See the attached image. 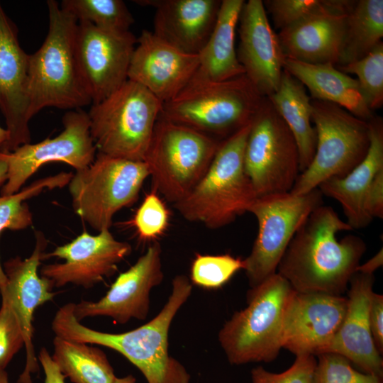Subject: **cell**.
<instances>
[{"mask_svg":"<svg viewBox=\"0 0 383 383\" xmlns=\"http://www.w3.org/2000/svg\"><path fill=\"white\" fill-rule=\"evenodd\" d=\"M353 230L329 206L315 209L287 246L277 272L299 293L341 296L366 251L359 236L338 233Z\"/></svg>","mask_w":383,"mask_h":383,"instance_id":"1","label":"cell"},{"mask_svg":"<svg viewBox=\"0 0 383 383\" xmlns=\"http://www.w3.org/2000/svg\"><path fill=\"white\" fill-rule=\"evenodd\" d=\"M192 292V284L187 276H175L171 293L158 314L127 332L106 333L84 326L74 315V303L66 304L57 311L52 330L60 338L101 345L119 353L140 371L147 383H190L187 370L169 353L168 336L173 319Z\"/></svg>","mask_w":383,"mask_h":383,"instance_id":"2","label":"cell"},{"mask_svg":"<svg viewBox=\"0 0 383 383\" xmlns=\"http://www.w3.org/2000/svg\"><path fill=\"white\" fill-rule=\"evenodd\" d=\"M46 4L49 16L47 36L40 48L29 55V120L45 107L74 110L91 103L77 68V21L56 1L48 0Z\"/></svg>","mask_w":383,"mask_h":383,"instance_id":"3","label":"cell"},{"mask_svg":"<svg viewBox=\"0 0 383 383\" xmlns=\"http://www.w3.org/2000/svg\"><path fill=\"white\" fill-rule=\"evenodd\" d=\"M265 98L245 74L189 82L162 104L159 116L223 140L252 122Z\"/></svg>","mask_w":383,"mask_h":383,"instance_id":"4","label":"cell"},{"mask_svg":"<svg viewBox=\"0 0 383 383\" xmlns=\"http://www.w3.org/2000/svg\"><path fill=\"white\" fill-rule=\"evenodd\" d=\"M250 123L221 141L204 176L174 204L185 220L217 229L248 211L257 197L243 164Z\"/></svg>","mask_w":383,"mask_h":383,"instance_id":"5","label":"cell"},{"mask_svg":"<svg viewBox=\"0 0 383 383\" xmlns=\"http://www.w3.org/2000/svg\"><path fill=\"white\" fill-rule=\"evenodd\" d=\"M294 290L277 272L247 293V306L221 327L218 340L229 363L270 362L282 349L285 313Z\"/></svg>","mask_w":383,"mask_h":383,"instance_id":"6","label":"cell"},{"mask_svg":"<svg viewBox=\"0 0 383 383\" xmlns=\"http://www.w3.org/2000/svg\"><path fill=\"white\" fill-rule=\"evenodd\" d=\"M162 102L128 79L88 113L90 134L98 153L143 161Z\"/></svg>","mask_w":383,"mask_h":383,"instance_id":"7","label":"cell"},{"mask_svg":"<svg viewBox=\"0 0 383 383\" xmlns=\"http://www.w3.org/2000/svg\"><path fill=\"white\" fill-rule=\"evenodd\" d=\"M221 141L159 116L143 160L152 189L174 204L182 200L206 174Z\"/></svg>","mask_w":383,"mask_h":383,"instance_id":"8","label":"cell"},{"mask_svg":"<svg viewBox=\"0 0 383 383\" xmlns=\"http://www.w3.org/2000/svg\"><path fill=\"white\" fill-rule=\"evenodd\" d=\"M311 104L316 151L290 192L294 195L317 189L328 179L346 176L363 160L370 145L367 121L331 102L311 99Z\"/></svg>","mask_w":383,"mask_h":383,"instance_id":"9","label":"cell"},{"mask_svg":"<svg viewBox=\"0 0 383 383\" xmlns=\"http://www.w3.org/2000/svg\"><path fill=\"white\" fill-rule=\"evenodd\" d=\"M148 177L143 161L98 153L89 167L73 174L67 184L73 209L92 228L109 230L116 212L137 200Z\"/></svg>","mask_w":383,"mask_h":383,"instance_id":"10","label":"cell"},{"mask_svg":"<svg viewBox=\"0 0 383 383\" xmlns=\"http://www.w3.org/2000/svg\"><path fill=\"white\" fill-rule=\"evenodd\" d=\"M318 188L306 194L290 192L258 196L248 211L257 221L258 231L249 255L243 259L250 289L277 273L292 238L311 212L323 205Z\"/></svg>","mask_w":383,"mask_h":383,"instance_id":"11","label":"cell"},{"mask_svg":"<svg viewBox=\"0 0 383 383\" xmlns=\"http://www.w3.org/2000/svg\"><path fill=\"white\" fill-rule=\"evenodd\" d=\"M243 164L257 197L290 192L299 175L295 138L267 97L250 123Z\"/></svg>","mask_w":383,"mask_h":383,"instance_id":"12","label":"cell"},{"mask_svg":"<svg viewBox=\"0 0 383 383\" xmlns=\"http://www.w3.org/2000/svg\"><path fill=\"white\" fill-rule=\"evenodd\" d=\"M63 131L56 137L35 144H25L11 152H0L6 162L7 179L1 196L15 194L43 165L66 163L77 170L89 167L97 151L90 134L88 113L81 109L67 111L62 118Z\"/></svg>","mask_w":383,"mask_h":383,"instance_id":"13","label":"cell"},{"mask_svg":"<svg viewBox=\"0 0 383 383\" xmlns=\"http://www.w3.org/2000/svg\"><path fill=\"white\" fill-rule=\"evenodd\" d=\"M136 44L137 38L130 30H107L86 21H77V68L92 104L103 101L128 80Z\"/></svg>","mask_w":383,"mask_h":383,"instance_id":"14","label":"cell"},{"mask_svg":"<svg viewBox=\"0 0 383 383\" xmlns=\"http://www.w3.org/2000/svg\"><path fill=\"white\" fill-rule=\"evenodd\" d=\"M131 250L129 243L116 240L109 230L97 235L84 231L71 242L45 252L43 260L55 257L65 262L43 265L40 274L53 287L72 284L89 289L113 274Z\"/></svg>","mask_w":383,"mask_h":383,"instance_id":"15","label":"cell"},{"mask_svg":"<svg viewBox=\"0 0 383 383\" xmlns=\"http://www.w3.org/2000/svg\"><path fill=\"white\" fill-rule=\"evenodd\" d=\"M161 254L160 244L152 243L129 269L118 276L102 298L74 304L77 321L97 316L110 318L118 324H126L133 318L145 320L150 292L164 279Z\"/></svg>","mask_w":383,"mask_h":383,"instance_id":"16","label":"cell"},{"mask_svg":"<svg viewBox=\"0 0 383 383\" xmlns=\"http://www.w3.org/2000/svg\"><path fill=\"white\" fill-rule=\"evenodd\" d=\"M348 298L324 293L294 291L288 304L282 332V348L296 356L323 353L338 331Z\"/></svg>","mask_w":383,"mask_h":383,"instance_id":"17","label":"cell"},{"mask_svg":"<svg viewBox=\"0 0 383 383\" xmlns=\"http://www.w3.org/2000/svg\"><path fill=\"white\" fill-rule=\"evenodd\" d=\"M48 241L40 231L35 232V244L31 255L25 259L19 256L6 260L3 265L6 282L0 292L13 308L22 327L26 360L18 383H32L31 374L38 370L33 343V315L38 307L55 296L51 282L38 274V267Z\"/></svg>","mask_w":383,"mask_h":383,"instance_id":"18","label":"cell"},{"mask_svg":"<svg viewBox=\"0 0 383 383\" xmlns=\"http://www.w3.org/2000/svg\"><path fill=\"white\" fill-rule=\"evenodd\" d=\"M29 55L19 45L17 29L0 4V109L9 137L0 148L11 152L30 143L28 127Z\"/></svg>","mask_w":383,"mask_h":383,"instance_id":"19","label":"cell"},{"mask_svg":"<svg viewBox=\"0 0 383 383\" xmlns=\"http://www.w3.org/2000/svg\"><path fill=\"white\" fill-rule=\"evenodd\" d=\"M237 56L245 74L267 97L279 87L284 56L261 0L245 1L238 21Z\"/></svg>","mask_w":383,"mask_h":383,"instance_id":"20","label":"cell"},{"mask_svg":"<svg viewBox=\"0 0 383 383\" xmlns=\"http://www.w3.org/2000/svg\"><path fill=\"white\" fill-rule=\"evenodd\" d=\"M199 55L183 52L143 30L137 38L128 79L135 82L162 103L175 97L191 81Z\"/></svg>","mask_w":383,"mask_h":383,"instance_id":"21","label":"cell"},{"mask_svg":"<svg viewBox=\"0 0 383 383\" xmlns=\"http://www.w3.org/2000/svg\"><path fill=\"white\" fill-rule=\"evenodd\" d=\"M374 282V274L356 272L352 276L347 290L348 307L343 321L323 353L339 354L365 373L382 379L383 360L373 340L369 321Z\"/></svg>","mask_w":383,"mask_h":383,"instance_id":"22","label":"cell"},{"mask_svg":"<svg viewBox=\"0 0 383 383\" xmlns=\"http://www.w3.org/2000/svg\"><path fill=\"white\" fill-rule=\"evenodd\" d=\"M155 8L154 30L160 39L179 50L196 55L209 40L215 27L221 1L140 0Z\"/></svg>","mask_w":383,"mask_h":383,"instance_id":"23","label":"cell"},{"mask_svg":"<svg viewBox=\"0 0 383 383\" xmlns=\"http://www.w3.org/2000/svg\"><path fill=\"white\" fill-rule=\"evenodd\" d=\"M348 15L321 12L279 30L287 58L311 63L337 65L342 51Z\"/></svg>","mask_w":383,"mask_h":383,"instance_id":"24","label":"cell"},{"mask_svg":"<svg viewBox=\"0 0 383 383\" xmlns=\"http://www.w3.org/2000/svg\"><path fill=\"white\" fill-rule=\"evenodd\" d=\"M367 123L370 145L363 160L346 176L328 179L318 187L323 195L340 203L353 229L365 228L372 221L364 209L365 198L376 174L383 170L382 118L374 116Z\"/></svg>","mask_w":383,"mask_h":383,"instance_id":"25","label":"cell"},{"mask_svg":"<svg viewBox=\"0 0 383 383\" xmlns=\"http://www.w3.org/2000/svg\"><path fill=\"white\" fill-rule=\"evenodd\" d=\"M284 70L308 89L311 99L337 104L366 121L374 116L357 80L340 72L334 65L311 64L286 57Z\"/></svg>","mask_w":383,"mask_h":383,"instance_id":"26","label":"cell"},{"mask_svg":"<svg viewBox=\"0 0 383 383\" xmlns=\"http://www.w3.org/2000/svg\"><path fill=\"white\" fill-rule=\"evenodd\" d=\"M244 3L243 0L221 1L215 27L198 54L199 66L189 82H221L245 74L235 46Z\"/></svg>","mask_w":383,"mask_h":383,"instance_id":"27","label":"cell"},{"mask_svg":"<svg viewBox=\"0 0 383 383\" xmlns=\"http://www.w3.org/2000/svg\"><path fill=\"white\" fill-rule=\"evenodd\" d=\"M267 98L295 138L299 155V171L302 172L311 164L316 146V133L311 119V99L304 85L285 70L278 89Z\"/></svg>","mask_w":383,"mask_h":383,"instance_id":"28","label":"cell"},{"mask_svg":"<svg viewBox=\"0 0 383 383\" xmlns=\"http://www.w3.org/2000/svg\"><path fill=\"white\" fill-rule=\"evenodd\" d=\"M52 360L73 383H113L116 378L106 355L90 344L55 336Z\"/></svg>","mask_w":383,"mask_h":383,"instance_id":"29","label":"cell"},{"mask_svg":"<svg viewBox=\"0 0 383 383\" xmlns=\"http://www.w3.org/2000/svg\"><path fill=\"white\" fill-rule=\"evenodd\" d=\"M383 37V1L358 0L348 15L342 51L335 66L359 60Z\"/></svg>","mask_w":383,"mask_h":383,"instance_id":"30","label":"cell"},{"mask_svg":"<svg viewBox=\"0 0 383 383\" xmlns=\"http://www.w3.org/2000/svg\"><path fill=\"white\" fill-rule=\"evenodd\" d=\"M72 175V172H62L35 180L15 194L0 196V234L5 229L21 231L30 226L33 214L26 201L43 191L64 187L69 184ZM6 282L0 261V292L4 289Z\"/></svg>","mask_w":383,"mask_h":383,"instance_id":"31","label":"cell"},{"mask_svg":"<svg viewBox=\"0 0 383 383\" xmlns=\"http://www.w3.org/2000/svg\"><path fill=\"white\" fill-rule=\"evenodd\" d=\"M60 6L77 21H86L104 30L128 31L134 23L121 0H63Z\"/></svg>","mask_w":383,"mask_h":383,"instance_id":"32","label":"cell"},{"mask_svg":"<svg viewBox=\"0 0 383 383\" xmlns=\"http://www.w3.org/2000/svg\"><path fill=\"white\" fill-rule=\"evenodd\" d=\"M356 4L350 0H267L265 11L271 15L275 28L279 30L311 15L327 12L348 15Z\"/></svg>","mask_w":383,"mask_h":383,"instance_id":"33","label":"cell"},{"mask_svg":"<svg viewBox=\"0 0 383 383\" xmlns=\"http://www.w3.org/2000/svg\"><path fill=\"white\" fill-rule=\"evenodd\" d=\"M345 74L357 76L360 91L368 107L379 109L383 104V43H379L362 59L335 66Z\"/></svg>","mask_w":383,"mask_h":383,"instance_id":"34","label":"cell"},{"mask_svg":"<svg viewBox=\"0 0 383 383\" xmlns=\"http://www.w3.org/2000/svg\"><path fill=\"white\" fill-rule=\"evenodd\" d=\"M243 268V260L229 254L211 255L198 253L192 263L190 279L203 288L218 289Z\"/></svg>","mask_w":383,"mask_h":383,"instance_id":"35","label":"cell"},{"mask_svg":"<svg viewBox=\"0 0 383 383\" xmlns=\"http://www.w3.org/2000/svg\"><path fill=\"white\" fill-rule=\"evenodd\" d=\"M313 383H382V379L353 368L345 357L334 353L318 355Z\"/></svg>","mask_w":383,"mask_h":383,"instance_id":"36","label":"cell"},{"mask_svg":"<svg viewBox=\"0 0 383 383\" xmlns=\"http://www.w3.org/2000/svg\"><path fill=\"white\" fill-rule=\"evenodd\" d=\"M170 212L154 189L146 194L131 221L140 238L148 240L157 238L167 230Z\"/></svg>","mask_w":383,"mask_h":383,"instance_id":"37","label":"cell"},{"mask_svg":"<svg viewBox=\"0 0 383 383\" xmlns=\"http://www.w3.org/2000/svg\"><path fill=\"white\" fill-rule=\"evenodd\" d=\"M25 346V338L19 320L4 299L0 307V369L5 370L13 356Z\"/></svg>","mask_w":383,"mask_h":383,"instance_id":"38","label":"cell"},{"mask_svg":"<svg viewBox=\"0 0 383 383\" xmlns=\"http://www.w3.org/2000/svg\"><path fill=\"white\" fill-rule=\"evenodd\" d=\"M316 360L312 355L296 356L292 365L280 373H274L258 366L251 370L252 383H313Z\"/></svg>","mask_w":383,"mask_h":383,"instance_id":"39","label":"cell"},{"mask_svg":"<svg viewBox=\"0 0 383 383\" xmlns=\"http://www.w3.org/2000/svg\"><path fill=\"white\" fill-rule=\"evenodd\" d=\"M370 326L375 346L382 355L383 352V296L372 292L369 310Z\"/></svg>","mask_w":383,"mask_h":383,"instance_id":"40","label":"cell"},{"mask_svg":"<svg viewBox=\"0 0 383 383\" xmlns=\"http://www.w3.org/2000/svg\"><path fill=\"white\" fill-rule=\"evenodd\" d=\"M364 209L372 219L383 218V170L376 174L367 192Z\"/></svg>","mask_w":383,"mask_h":383,"instance_id":"41","label":"cell"},{"mask_svg":"<svg viewBox=\"0 0 383 383\" xmlns=\"http://www.w3.org/2000/svg\"><path fill=\"white\" fill-rule=\"evenodd\" d=\"M38 359L44 371L45 383H65V376L61 373L45 348L40 349Z\"/></svg>","mask_w":383,"mask_h":383,"instance_id":"42","label":"cell"},{"mask_svg":"<svg viewBox=\"0 0 383 383\" xmlns=\"http://www.w3.org/2000/svg\"><path fill=\"white\" fill-rule=\"evenodd\" d=\"M383 264V252L382 248L369 260L365 262L362 265H359L357 267L356 272L365 274H373V273Z\"/></svg>","mask_w":383,"mask_h":383,"instance_id":"43","label":"cell"},{"mask_svg":"<svg viewBox=\"0 0 383 383\" xmlns=\"http://www.w3.org/2000/svg\"><path fill=\"white\" fill-rule=\"evenodd\" d=\"M7 172L8 168L6 162L0 159V185L6 182Z\"/></svg>","mask_w":383,"mask_h":383,"instance_id":"44","label":"cell"},{"mask_svg":"<svg viewBox=\"0 0 383 383\" xmlns=\"http://www.w3.org/2000/svg\"><path fill=\"white\" fill-rule=\"evenodd\" d=\"M113 383H136V379L132 374H128L123 377H117Z\"/></svg>","mask_w":383,"mask_h":383,"instance_id":"45","label":"cell"},{"mask_svg":"<svg viewBox=\"0 0 383 383\" xmlns=\"http://www.w3.org/2000/svg\"><path fill=\"white\" fill-rule=\"evenodd\" d=\"M8 137L9 133L7 130L0 126V148L7 140Z\"/></svg>","mask_w":383,"mask_h":383,"instance_id":"46","label":"cell"},{"mask_svg":"<svg viewBox=\"0 0 383 383\" xmlns=\"http://www.w3.org/2000/svg\"><path fill=\"white\" fill-rule=\"evenodd\" d=\"M0 383H9L8 374L5 370L0 369Z\"/></svg>","mask_w":383,"mask_h":383,"instance_id":"47","label":"cell"}]
</instances>
